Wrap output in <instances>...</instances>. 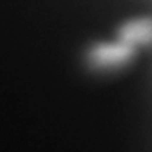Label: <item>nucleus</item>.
Listing matches in <instances>:
<instances>
[{"instance_id":"2","label":"nucleus","mask_w":152,"mask_h":152,"mask_svg":"<svg viewBox=\"0 0 152 152\" xmlns=\"http://www.w3.org/2000/svg\"><path fill=\"white\" fill-rule=\"evenodd\" d=\"M116 37L135 50L152 45V17H137L124 22L120 26Z\"/></svg>"},{"instance_id":"1","label":"nucleus","mask_w":152,"mask_h":152,"mask_svg":"<svg viewBox=\"0 0 152 152\" xmlns=\"http://www.w3.org/2000/svg\"><path fill=\"white\" fill-rule=\"evenodd\" d=\"M135 53V48L123 42L120 37L112 40H99L87 48L86 62L93 70H118L134 59Z\"/></svg>"}]
</instances>
